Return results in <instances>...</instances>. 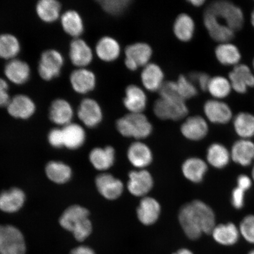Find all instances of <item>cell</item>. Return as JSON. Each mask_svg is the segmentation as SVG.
<instances>
[{
    "label": "cell",
    "instance_id": "11a10c76",
    "mask_svg": "<svg viewBox=\"0 0 254 254\" xmlns=\"http://www.w3.org/2000/svg\"><path fill=\"white\" fill-rule=\"evenodd\" d=\"M249 254H254V249L251 251V252L249 253Z\"/></svg>",
    "mask_w": 254,
    "mask_h": 254
},
{
    "label": "cell",
    "instance_id": "4dcf8cb0",
    "mask_svg": "<svg viewBox=\"0 0 254 254\" xmlns=\"http://www.w3.org/2000/svg\"><path fill=\"white\" fill-rule=\"evenodd\" d=\"M60 18L63 30L69 36L77 39L83 33V20L77 11L69 9L64 12Z\"/></svg>",
    "mask_w": 254,
    "mask_h": 254
},
{
    "label": "cell",
    "instance_id": "44dd1931",
    "mask_svg": "<svg viewBox=\"0 0 254 254\" xmlns=\"http://www.w3.org/2000/svg\"><path fill=\"white\" fill-rule=\"evenodd\" d=\"M161 206L156 199L144 196L143 197L136 209V214L143 225H151L155 223L160 217Z\"/></svg>",
    "mask_w": 254,
    "mask_h": 254
},
{
    "label": "cell",
    "instance_id": "4fadbf2b",
    "mask_svg": "<svg viewBox=\"0 0 254 254\" xmlns=\"http://www.w3.org/2000/svg\"><path fill=\"white\" fill-rule=\"evenodd\" d=\"M204 112L209 122L215 125H226L233 119V111L227 103L212 99L206 101Z\"/></svg>",
    "mask_w": 254,
    "mask_h": 254
},
{
    "label": "cell",
    "instance_id": "f907efd6",
    "mask_svg": "<svg viewBox=\"0 0 254 254\" xmlns=\"http://www.w3.org/2000/svg\"><path fill=\"white\" fill-rule=\"evenodd\" d=\"M172 254H195L192 250L187 248H182L177 250L176 252H174Z\"/></svg>",
    "mask_w": 254,
    "mask_h": 254
},
{
    "label": "cell",
    "instance_id": "f35d334b",
    "mask_svg": "<svg viewBox=\"0 0 254 254\" xmlns=\"http://www.w3.org/2000/svg\"><path fill=\"white\" fill-rule=\"evenodd\" d=\"M21 51V44L14 35H0V58L8 61L16 59Z\"/></svg>",
    "mask_w": 254,
    "mask_h": 254
},
{
    "label": "cell",
    "instance_id": "83f0119b",
    "mask_svg": "<svg viewBox=\"0 0 254 254\" xmlns=\"http://www.w3.org/2000/svg\"><path fill=\"white\" fill-rule=\"evenodd\" d=\"M24 192L18 188H12L0 193V209L7 213H14L23 206Z\"/></svg>",
    "mask_w": 254,
    "mask_h": 254
},
{
    "label": "cell",
    "instance_id": "f546056e",
    "mask_svg": "<svg viewBox=\"0 0 254 254\" xmlns=\"http://www.w3.org/2000/svg\"><path fill=\"white\" fill-rule=\"evenodd\" d=\"M116 152L113 147L95 148L90 153V161L95 169L99 171L109 170L115 161Z\"/></svg>",
    "mask_w": 254,
    "mask_h": 254
},
{
    "label": "cell",
    "instance_id": "bcb514c9",
    "mask_svg": "<svg viewBox=\"0 0 254 254\" xmlns=\"http://www.w3.org/2000/svg\"><path fill=\"white\" fill-rule=\"evenodd\" d=\"M245 190L236 187L233 190L231 194V203L234 207L237 209L242 208L245 202Z\"/></svg>",
    "mask_w": 254,
    "mask_h": 254
},
{
    "label": "cell",
    "instance_id": "9c48e42d",
    "mask_svg": "<svg viewBox=\"0 0 254 254\" xmlns=\"http://www.w3.org/2000/svg\"><path fill=\"white\" fill-rule=\"evenodd\" d=\"M77 116L79 120L88 128H94L102 122L103 114L100 105L93 98L82 100L78 108Z\"/></svg>",
    "mask_w": 254,
    "mask_h": 254
},
{
    "label": "cell",
    "instance_id": "9f6ffc18",
    "mask_svg": "<svg viewBox=\"0 0 254 254\" xmlns=\"http://www.w3.org/2000/svg\"><path fill=\"white\" fill-rule=\"evenodd\" d=\"M253 68L254 69V59L253 61Z\"/></svg>",
    "mask_w": 254,
    "mask_h": 254
},
{
    "label": "cell",
    "instance_id": "52a82bcc",
    "mask_svg": "<svg viewBox=\"0 0 254 254\" xmlns=\"http://www.w3.org/2000/svg\"><path fill=\"white\" fill-rule=\"evenodd\" d=\"M64 63L62 54L58 50L49 49L41 54L38 72L44 80L49 81L59 77Z\"/></svg>",
    "mask_w": 254,
    "mask_h": 254
},
{
    "label": "cell",
    "instance_id": "1f68e13d",
    "mask_svg": "<svg viewBox=\"0 0 254 254\" xmlns=\"http://www.w3.org/2000/svg\"><path fill=\"white\" fill-rule=\"evenodd\" d=\"M195 30V22L190 16L186 13L177 16L173 25L175 36L182 42L191 40Z\"/></svg>",
    "mask_w": 254,
    "mask_h": 254
},
{
    "label": "cell",
    "instance_id": "db71d44e",
    "mask_svg": "<svg viewBox=\"0 0 254 254\" xmlns=\"http://www.w3.org/2000/svg\"><path fill=\"white\" fill-rule=\"evenodd\" d=\"M252 179L254 181V166H253V169H252Z\"/></svg>",
    "mask_w": 254,
    "mask_h": 254
},
{
    "label": "cell",
    "instance_id": "c3c4849f",
    "mask_svg": "<svg viewBox=\"0 0 254 254\" xmlns=\"http://www.w3.org/2000/svg\"><path fill=\"white\" fill-rule=\"evenodd\" d=\"M237 183V187L245 190V191L251 189L253 184L252 179L245 174L240 175V176H238Z\"/></svg>",
    "mask_w": 254,
    "mask_h": 254
},
{
    "label": "cell",
    "instance_id": "b9f144b4",
    "mask_svg": "<svg viewBox=\"0 0 254 254\" xmlns=\"http://www.w3.org/2000/svg\"><path fill=\"white\" fill-rule=\"evenodd\" d=\"M176 82L178 91L184 101L190 99L198 94V90L195 84L186 76L180 75Z\"/></svg>",
    "mask_w": 254,
    "mask_h": 254
},
{
    "label": "cell",
    "instance_id": "7c38bea8",
    "mask_svg": "<svg viewBox=\"0 0 254 254\" xmlns=\"http://www.w3.org/2000/svg\"><path fill=\"white\" fill-rule=\"evenodd\" d=\"M128 177L127 188L132 195L144 197L153 187L151 174L144 169L132 171L129 173Z\"/></svg>",
    "mask_w": 254,
    "mask_h": 254
},
{
    "label": "cell",
    "instance_id": "d6a6232c",
    "mask_svg": "<svg viewBox=\"0 0 254 254\" xmlns=\"http://www.w3.org/2000/svg\"><path fill=\"white\" fill-rule=\"evenodd\" d=\"M216 59L224 66H236L239 64L241 54L238 48L229 43H220L215 49Z\"/></svg>",
    "mask_w": 254,
    "mask_h": 254
},
{
    "label": "cell",
    "instance_id": "3957f363",
    "mask_svg": "<svg viewBox=\"0 0 254 254\" xmlns=\"http://www.w3.org/2000/svg\"><path fill=\"white\" fill-rule=\"evenodd\" d=\"M118 131L125 137L142 139L151 134L152 126L143 113H128L117 120Z\"/></svg>",
    "mask_w": 254,
    "mask_h": 254
},
{
    "label": "cell",
    "instance_id": "f1b7e54d",
    "mask_svg": "<svg viewBox=\"0 0 254 254\" xmlns=\"http://www.w3.org/2000/svg\"><path fill=\"white\" fill-rule=\"evenodd\" d=\"M208 171V165L202 159L191 157L187 159L182 166L184 176L190 182H201Z\"/></svg>",
    "mask_w": 254,
    "mask_h": 254
},
{
    "label": "cell",
    "instance_id": "9a60e30c",
    "mask_svg": "<svg viewBox=\"0 0 254 254\" xmlns=\"http://www.w3.org/2000/svg\"><path fill=\"white\" fill-rule=\"evenodd\" d=\"M93 50L86 41L77 38L71 41L69 49V57L73 65L77 68H86L93 60Z\"/></svg>",
    "mask_w": 254,
    "mask_h": 254
},
{
    "label": "cell",
    "instance_id": "ac0fdd59",
    "mask_svg": "<svg viewBox=\"0 0 254 254\" xmlns=\"http://www.w3.org/2000/svg\"><path fill=\"white\" fill-rule=\"evenodd\" d=\"M181 132L184 137L190 140H201L208 134V123L201 116L189 117L181 127Z\"/></svg>",
    "mask_w": 254,
    "mask_h": 254
},
{
    "label": "cell",
    "instance_id": "e575fe53",
    "mask_svg": "<svg viewBox=\"0 0 254 254\" xmlns=\"http://www.w3.org/2000/svg\"><path fill=\"white\" fill-rule=\"evenodd\" d=\"M62 5L56 0H41L37 2L36 11L38 17L46 23H52L61 17Z\"/></svg>",
    "mask_w": 254,
    "mask_h": 254
},
{
    "label": "cell",
    "instance_id": "f5cc1de1",
    "mask_svg": "<svg viewBox=\"0 0 254 254\" xmlns=\"http://www.w3.org/2000/svg\"><path fill=\"white\" fill-rule=\"evenodd\" d=\"M251 22H252V24L254 28V9L252 12V15H251Z\"/></svg>",
    "mask_w": 254,
    "mask_h": 254
},
{
    "label": "cell",
    "instance_id": "cb8c5ba5",
    "mask_svg": "<svg viewBox=\"0 0 254 254\" xmlns=\"http://www.w3.org/2000/svg\"><path fill=\"white\" fill-rule=\"evenodd\" d=\"M127 157L133 166L139 170H144L151 163L152 153L147 145L141 141H136L129 146Z\"/></svg>",
    "mask_w": 254,
    "mask_h": 254
},
{
    "label": "cell",
    "instance_id": "8d00e7d4",
    "mask_svg": "<svg viewBox=\"0 0 254 254\" xmlns=\"http://www.w3.org/2000/svg\"><path fill=\"white\" fill-rule=\"evenodd\" d=\"M233 126L241 139H250L254 136V116L250 113H239L234 118Z\"/></svg>",
    "mask_w": 254,
    "mask_h": 254
},
{
    "label": "cell",
    "instance_id": "603a6c76",
    "mask_svg": "<svg viewBox=\"0 0 254 254\" xmlns=\"http://www.w3.org/2000/svg\"><path fill=\"white\" fill-rule=\"evenodd\" d=\"M74 110L68 101L59 98L53 101L50 108L49 117L53 123L64 127L71 123Z\"/></svg>",
    "mask_w": 254,
    "mask_h": 254
},
{
    "label": "cell",
    "instance_id": "f6af8a7d",
    "mask_svg": "<svg viewBox=\"0 0 254 254\" xmlns=\"http://www.w3.org/2000/svg\"><path fill=\"white\" fill-rule=\"evenodd\" d=\"M48 139L51 145L55 148L64 147L62 128H54L51 130L48 135Z\"/></svg>",
    "mask_w": 254,
    "mask_h": 254
},
{
    "label": "cell",
    "instance_id": "7a4b0ae2",
    "mask_svg": "<svg viewBox=\"0 0 254 254\" xmlns=\"http://www.w3.org/2000/svg\"><path fill=\"white\" fill-rule=\"evenodd\" d=\"M88 209L80 205L69 206L60 218V225L71 232L76 240L82 242L90 237L93 225L89 219Z\"/></svg>",
    "mask_w": 254,
    "mask_h": 254
},
{
    "label": "cell",
    "instance_id": "2e32d148",
    "mask_svg": "<svg viewBox=\"0 0 254 254\" xmlns=\"http://www.w3.org/2000/svg\"><path fill=\"white\" fill-rule=\"evenodd\" d=\"M95 185L100 194L109 200L119 198L124 190V184L122 181L110 174L98 175L95 179Z\"/></svg>",
    "mask_w": 254,
    "mask_h": 254
},
{
    "label": "cell",
    "instance_id": "5b68a950",
    "mask_svg": "<svg viewBox=\"0 0 254 254\" xmlns=\"http://www.w3.org/2000/svg\"><path fill=\"white\" fill-rule=\"evenodd\" d=\"M26 245L21 232L12 225H0V254H25Z\"/></svg>",
    "mask_w": 254,
    "mask_h": 254
},
{
    "label": "cell",
    "instance_id": "816d5d0a",
    "mask_svg": "<svg viewBox=\"0 0 254 254\" xmlns=\"http://www.w3.org/2000/svg\"><path fill=\"white\" fill-rule=\"evenodd\" d=\"M189 2L193 7H200L205 4L206 1L205 0H190Z\"/></svg>",
    "mask_w": 254,
    "mask_h": 254
},
{
    "label": "cell",
    "instance_id": "4316f807",
    "mask_svg": "<svg viewBox=\"0 0 254 254\" xmlns=\"http://www.w3.org/2000/svg\"><path fill=\"white\" fill-rule=\"evenodd\" d=\"M95 54L101 61L110 63L119 58L121 46L118 41L110 36H104L98 40L95 46Z\"/></svg>",
    "mask_w": 254,
    "mask_h": 254
},
{
    "label": "cell",
    "instance_id": "7bdbcfd3",
    "mask_svg": "<svg viewBox=\"0 0 254 254\" xmlns=\"http://www.w3.org/2000/svg\"><path fill=\"white\" fill-rule=\"evenodd\" d=\"M239 228L240 236L247 243L254 244V215H248L241 221Z\"/></svg>",
    "mask_w": 254,
    "mask_h": 254
},
{
    "label": "cell",
    "instance_id": "681fc988",
    "mask_svg": "<svg viewBox=\"0 0 254 254\" xmlns=\"http://www.w3.org/2000/svg\"><path fill=\"white\" fill-rule=\"evenodd\" d=\"M70 254H96L91 248L88 246H79L73 249Z\"/></svg>",
    "mask_w": 254,
    "mask_h": 254
},
{
    "label": "cell",
    "instance_id": "5bb4252c",
    "mask_svg": "<svg viewBox=\"0 0 254 254\" xmlns=\"http://www.w3.org/2000/svg\"><path fill=\"white\" fill-rule=\"evenodd\" d=\"M6 107L9 115L15 119L21 120L30 119L36 110L34 101L24 94L16 95L11 98Z\"/></svg>",
    "mask_w": 254,
    "mask_h": 254
},
{
    "label": "cell",
    "instance_id": "d4e9b609",
    "mask_svg": "<svg viewBox=\"0 0 254 254\" xmlns=\"http://www.w3.org/2000/svg\"><path fill=\"white\" fill-rule=\"evenodd\" d=\"M211 234L216 243L225 247L236 244L241 236L239 228L232 222L216 225Z\"/></svg>",
    "mask_w": 254,
    "mask_h": 254
},
{
    "label": "cell",
    "instance_id": "8992f818",
    "mask_svg": "<svg viewBox=\"0 0 254 254\" xmlns=\"http://www.w3.org/2000/svg\"><path fill=\"white\" fill-rule=\"evenodd\" d=\"M153 110L155 115L163 120L179 121L189 113L185 101L161 97L155 101Z\"/></svg>",
    "mask_w": 254,
    "mask_h": 254
},
{
    "label": "cell",
    "instance_id": "7dc6e473",
    "mask_svg": "<svg viewBox=\"0 0 254 254\" xmlns=\"http://www.w3.org/2000/svg\"><path fill=\"white\" fill-rule=\"evenodd\" d=\"M9 85L5 79L0 78V107H7L10 100L8 93Z\"/></svg>",
    "mask_w": 254,
    "mask_h": 254
},
{
    "label": "cell",
    "instance_id": "ba28073f",
    "mask_svg": "<svg viewBox=\"0 0 254 254\" xmlns=\"http://www.w3.org/2000/svg\"><path fill=\"white\" fill-rule=\"evenodd\" d=\"M125 52V65L132 71L148 64L152 56L151 47L145 43L130 44L126 48Z\"/></svg>",
    "mask_w": 254,
    "mask_h": 254
},
{
    "label": "cell",
    "instance_id": "30bf717a",
    "mask_svg": "<svg viewBox=\"0 0 254 254\" xmlns=\"http://www.w3.org/2000/svg\"><path fill=\"white\" fill-rule=\"evenodd\" d=\"M203 22L209 36L216 42L229 43L235 37V32L222 24L217 17L205 9L203 15Z\"/></svg>",
    "mask_w": 254,
    "mask_h": 254
},
{
    "label": "cell",
    "instance_id": "ffe728a7",
    "mask_svg": "<svg viewBox=\"0 0 254 254\" xmlns=\"http://www.w3.org/2000/svg\"><path fill=\"white\" fill-rule=\"evenodd\" d=\"M4 72L8 80L16 85L26 83L31 75L30 65L17 59L8 61L5 65Z\"/></svg>",
    "mask_w": 254,
    "mask_h": 254
},
{
    "label": "cell",
    "instance_id": "ee69618b",
    "mask_svg": "<svg viewBox=\"0 0 254 254\" xmlns=\"http://www.w3.org/2000/svg\"><path fill=\"white\" fill-rule=\"evenodd\" d=\"M211 77L205 72H192L189 79L193 84L196 83L202 91H207L209 81Z\"/></svg>",
    "mask_w": 254,
    "mask_h": 254
},
{
    "label": "cell",
    "instance_id": "836d02e7",
    "mask_svg": "<svg viewBox=\"0 0 254 254\" xmlns=\"http://www.w3.org/2000/svg\"><path fill=\"white\" fill-rule=\"evenodd\" d=\"M64 147L75 150L81 147L85 141V130L78 124L70 123L62 128Z\"/></svg>",
    "mask_w": 254,
    "mask_h": 254
},
{
    "label": "cell",
    "instance_id": "60d3db41",
    "mask_svg": "<svg viewBox=\"0 0 254 254\" xmlns=\"http://www.w3.org/2000/svg\"><path fill=\"white\" fill-rule=\"evenodd\" d=\"M98 2L107 14L119 16L128 9L131 1L129 0H102Z\"/></svg>",
    "mask_w": 254,
    "mask_h": 254
},
{
    "label": "cell",
    "instance_id": "d590c367",
    "mask_svg": "<svg viewBox=\"0 0 254 254\" xmlns=\"http://www.w3.org/2000/svg\"><path fill=\"white\" fill-rule=\"evenodd\" d=\"M206 160L211 166L222 169L226 167L231 160L230 151L224 145L214 143L208 148Z\"/></svg>",
    "mask_w": 254,
    "mask_h": 254
},
{
    "label": "cell",
    "instance_id": "ab89813d",
    "mask_svg": "<svg viewBox=\"0 0 254 254\" xmlns=\"http://www.w3.org/2000/svg\"><path fill=\"white\" fill-rule=\"evenodd\" d=\"M232 90L229 79L218 75L211 77L207 88V91L214 99L219 100L227 97Z\"/></svg>",
    "mask_w": 254,
    "mask_h": 254
},
{
    "label": "cell",
    "instance_id": "484cf974",
    "mask_svg": "<svg viewBox=\"0 0 254 254\" xmlns=\"http://www.w3.org/2000/svg\"><path fill=\"white\" fill-rule=\"evenodd\" d=\"M141 79L145 90L150 92L158 91L165 82L164 72L156 64L150 63L143 67Z\"/></svg>",
    "mask_w": 254,
    "mask_h": 254
},
{
    "label": "cell",
    "instance_id": "6da1fadb",
    "mask_svg": "<svg viewBox=\"0 0 254 254\" xmlns=\"http://www.w3.org/2000/svg\"><path fill=\"white\" fill-rule=\"evenodd\" d=\"M179 221L184 234L190 240H197L203 234H211L215 227V215L205 202L195 200L181 208Z\"/></svg>",
    "mask_w": 254,
    "mask_h": 254
},
{
    "label": "cell",
    "instance_id": "e0dca14e",
    "mask_svg": "<svg viewBox=\"0 0 254 254\" xmlns=\"http://www.w3.org/2000/svg\"><path fill=\"white\" fill-rule=\"evenodd\" d=\"M96 81L94 73L86 68L75 69L69 77L73 90L80 94H86L94 90Z\"/></svg>",
    "mask_w": 254,
    "mask_h": 254
},
{
    "label": "cell",
    "instance_id": "74e56055",
    "mask_svg": "<svg viewBox=\"0 0 254 254\" xmlns=\"http://www.w3.org/2000/svg\"><path fill=\"white\" fill-rule=\"evenodd\" d=\"M46 173L52 182L62 184L67 183L72 176L71 168L60 161H50L47 164Z\"/></svg>",
    "mask_w": 254,
    "mask_h": 254
},
{
    "label": "cell",
    "instance_id": "d6986e66",
    "mask_svg": "<svg viewBox=\"0 0 254 254\" xmlns=\"http://www.w3.org/2000/svg\"><path fill=\"white\" fill-rule=\"evenodd\" d=\"M123 104L129 113H142L147 107V95L138 85H129L126 89Z\"/></svg>",
    "mask_w": 254,
    "mask_h": 254
},
{
    "label": "cell",
    "instance_id": "277c9868",
    "mask_svg": "<svg viewBox=\"0 0 254 254\" xmlns=\"http://www.w3.org/2000/svg\"><path fill=\"white\" fill-rule=\"evenodd\" d=\"M206 9L213 14L222 24L236 31L242 29L244 24V12L239 7L227 1H216Z\"/></svg>",
    "mask_w": 254,
    "mask_h": 254
},
{
    "label": "cell",
    "instance_id": "8fae6325",
    "mask_svg": "<svg viewBox=\"0 0 254 254\" xmlns=\"http://www.w3.org/2000/svg\"><path fill=\"white\" fill-rule=\"evenodd\" d=\"M228 78L232 89L238 94H246L249 88L254 87V75L249 66L244 64L234 66Z\"/></svg>",
    "mask_w": 254,
    "mask_h": 254
},
{
    "label": "cell",
    "instance_id": "7402d4cb",
    "mask_svg": "<svg viewBox=\"0 0 254 254\" xmlns=\"http://www.w3.org/2000/svg\"><path fill=\"white\" fill-rule=\"evenodd\" d=\"M231 160L243 167L250 166L254 161V143L250 139H240L233 145Z\"/></svg>",
    "mask_w": 254,
    "mask_h": 254
}]
</instances>
